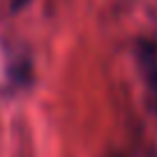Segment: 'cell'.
<instances>
[{"instance_id":"1","label":"cell","mask_w":157,"mask_h":157,"mask_svg":"<svg viewBox=\"0 0 157 157\" xmlns=\"http://www.w3.org/2000/svg\"><path fill=\"white\" fill-rule=\"evenodd\" d=\"M136 60L141 67V76L146 81L152 109L157 111V42H141L136 51Z\"/></svg>"}]
</instances>
